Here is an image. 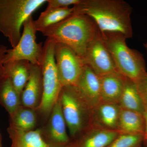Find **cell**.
Masks as SVG:
<instances>
[{"label":"cell","mask_w":147,"mask_h":147,"mask_svg":"<svg viewBox=\"0 0 147 147\" xmlns=\"http://www.w3.org/2000/svg\"><path fill=\"white\" fill-rule=\"evenodd\" d=\"M144 137V143L147 144V133H145Z\"/></svg>","instance_id":"obj_29"},{"label":"cell","mask_w":147,"mask_h":147,"mask_svg":"<svg viewBox=\"0 0 147 147\" xmlns=\"http://www.w3.org/2000/svg\"><path fill=\"white\" fill-rule=\"evenodd\" d=\"M50 115L45 140L53 147H61L67 144L71 139L67 131V127L59 98Z\"/></svg>","instance_id":"obj_10"},{"label":"cell","mask_w":147,"mask_h":147,"mask_svg":"<svg viewBox=\"0 0 147 147\" xmlns=\"http://www.w3.org/2000/svg\"></svg>","instance_id":"obj_34"},{"label":"cell","mask_w":147,"mask_h":147,"mask_svg":"<svg viewBox=\"0 0 147 147\" xmlns=\"http://www.w3.org/2000/svg\"><path fill=\"white\" fill-rule=\"evenodd\" d=\"M117 130L120 134L144 135L146 125L144 115L121 108Z\"/></svg>","instance_id":"obj_16"},{"label":"cell","mask_w":147,"mask_h":147,"mask_svg":"<svg viewBox=\"0 0 147 147\" xmlns=\"http://www.w3.org/2000/svg\"><path fill=\"white\" fill-rule=\"evenodd\" d=\"M144 118L145 125H146V132L145 133H147V110L145 111L144 114Z\"/></svg>","instance_id":"obj_28"},{"label":"cell","mask_w":147,"mask_h":147,"mask_svg":"<svg viewBox=\"0 0 147 147\" xmlns=\"http://www.w3.org/2000/svg\"><path fill=\"white\" fill-rule=\"evenodd\" d=\"M100 33L118 72L133 82L147 73L143 55L127 46L125 37L117 33Z\"/></svg>","instance_id":"obj_4"},{"label":"cell","mask_w":147,"mask_h":147,"mask_svg":"<svg viewBox=\"0 0 147 147\" xmlns=\"http://www.w3.org/2000/svg\"><path fill=\"white\" fill-rule=\"evenodd\" d=\"M34 21L31 16L24 22L21 39L16 47L7 50L4 64L26 60L30 63L40 66L43 46L42 42H36L37 31L35 28Z\"/></svg>","instance_id":"obj_7"},{"label":"cell","mask_w":147,"mask_h":147,"mask_svg":"<svg viewBox=\"0 0 147 147\" xmlns=\"http://www.w3.org/2000/svg\"><path fill=\"white\" fill-rule=\"evenodd\" d=\"M74 13L85 14L94 21L101 33H117L131 38L132 8L123 0H81Z\"/></svg>","instance_id":"obj_1"},{"label":"cell","mask_w":147,"mask_h":147,"mask_svg":"<svg viewBox=\"0 0 147 147\" xmlns=\"http://www.w3.org/2000/svg\"><path fill=\"white\" fill-rule=\"evenodd\" d=\"M54 55L62 86H76L85 64L82 58L67 45L55 43Z\"/></svg>","instance_id":"obj_8"},{"label":"cell","mask_w":147,"mask_h":147,"mask_svg":"<svg viewBox=\"0 0 147 147\" xmlns=\"http://www.w3.org/2000/svg\"><path fill=\"white\" fill-rule=\"evenodd\" d=\"M0 147H2V138L1 133H0Z\"/></svg>","instance_id":"obj_30"},{"label":"cell","mask_w":147,"mask_h":147,"mask_svg":"<svg viewBox=\"0 0 147 147\" xmlns=\"http://www.w3.org/2000/svg\"><path fill=\"white\" fill-rule=\"evenodd\" d=\"M101 102L119 104L126 77L118 71L99 76Z\"/></svg>","instance_id":"obj_14"},{"label":"cell","mask_w":147,"mask_h":147,"mask_svg":"<svg viewBox=\"0 0 147 147\" xmlns=\"http://www.w3.org/2000/svg\"><path fill=\"white\" fill-rule=\"evenodd\" d=\"M43 92L41 67L30 63L28 81L21 95V105L36 110L41 102Z\"/></svg>","instance_id":"obj_11"},{"label":"cell","mask_w":147,"mask_h":147,"mask_svg":"<svg viewBox=\"0 0 147 147\" xmlns=\"http://www.w3.org/2000/svg\"><path fill=\"white\" fill-rule=\"evenodd\" d=\"M5 76L10 79L13 87L21 95L28 81L30 63L28 61L20 60L4 64Z\"/></svg>","instance_id":"obj_18"},{"label":"cell","mask_w":147,"mask_h":147,"mask_svg":"<svg viewBox=\"0 0 147 147\" xmlns=\"http://www.w3.org/2000/svg\"><path fill=\"white\" fill-rule=\"evenodd\" d=\"M81 0H47V6L45 10L65 8L71 5L78 4Z\"/></svg>","instance_id":"obj_25"},{"label":"cell","mask_w":147,"mask_h":147,"mask_svg":"<svg viewBox=\"0 0 147 147\" xmlns=\"http://www.w3.org/2000/svg\"><path fill=\"white\" fill-rule=\"evenodd\" d=\"M81 96L91 108L101 102L99 76L85 64L76 86Z\"/></svg>","instance_id":"obj_13"},{"label":"cell","mask_w":147,"mask_h":147,"mask_svg":"<svg viewBox=\"0 0 147 147\" xmlns=\"http://www.w3.org/2000/svg\"><path fill=\"white\" fill-rule=\"evenodd\" d=\"M8 50L7 47L0 44V82L5 77V58Z\"/></svg>","instance_id":"obj_26"},{"label":"cell","mask_w":147,"mask_h":147,"mask_svg":"<svg viewBox=\"0 0 147 147\" xmlns=\"http://www.w3.org/2000/svg\"><path fill=\"white\" fill-rule=\"evenodd\" d=\"M145 146H146V147H147V144H145Z\"/></svg>","instance_id":"obj_32"},{"label":"cell","mask_w":147,"mask_h":147,"mask_svg":"<svg viewBox=\"0 0 147 147\" xmlns=\"http://www.w3.org/2000/svg\"><path fill=\"white\" fill-rule=\"evenodd\" d=\"M99 31L97 25L89 16L73 13L40 32L55 43L67 45L82 59L90 42Z\"/></svg>","instance_id":"obj_2"},{"label":"cell","mask_w":147,"mask_h":147,"mask_svg":"<svg viewBox=\"0 0 147 147\" xmlns=\"http://www.w3.org/2000/svg\"><path fill=\"white\" fill-rule=\"evenodd\" d=\"M55 42L47 39L43 45L40 66L42 74L43 92L41 102L36 110L44 115H50L57 101L62 86L58 76L55 55Z\"/></svg>","instance_id":"obj_6"},{"label":"cell","mask_w":147,"mask_h":147,"mask_svg":"<svg viewBox=\"0 0 147 147\" xmlns=\"http://www.w3.org/2000/svg\"><path fill=\"white\" fill-rule=\"evenodd\" d=\"M121 110L118 103L100 102L92 110L89 129L117 130Z\"/></svg>","instance_id":"obj_12"},{"label":"cell","mask_w":147,"mask_h":147,"mask_svg":"<svg viewBox=\"0 0 147 147\" xmlns=\"http://www.w3.org/2000/svg\"><path fill=\"white\" fill-rule=\"evenodd\" d=\"M144 135L120 134L107 147H139L144 143Z\"/></svg>","instance_id":"obj_23"},{"label":"cell","mask_w":147,"mask_h":147,"mask_svg":"<svg viewBox=\"0 0 147 147\" xmlns=\"http://www.w3.org/2000/svg\"><path fill=\"white\" fill-rule=\"evenodd\" d=\"M61 147H79L76 140H71L67 144Z\"/></svg>","instance_id":"obj_27"},{"label":"cell","mask_w":147,"mask_h":147,"mask_svg":"<svg viewBox=\"0 0 147 147\" xmlns=\"http://www.w3.org/2000/svg\"><path fill=\"white\" fill-rule=\"evenodd\" d=\"M139 147H142V146H139Z\"/></svg>","instance_id":"obj_33"},{"label":"cell","mask_w":147,"mask_h":147,"mask_svg":"<svg viewBox=\"0 0 147 147\" xmlns=\"http://www.w3.org/2000/svg\"><path fill=\"white\" fill-rule=\"evenodd\" d=\"M59 98L70 138L79 139L89 129L93 109L81 96L75 86L63 87Z\"/></svg>","instance_id":"obj_5"},{"label":"cell","mask_w":147,"mask_h":147,"mask_svg":"<svg viewBox=\"0 0 147 147\" xmlns=\"http://www.w3.org/2000/svg\"><path fill=\"white\" fill-rule=\"evenodd\" d=\"M74 11L73 7L45 10L40 13L38 19L34 21L35 28L37 32H42L67 18L73 14Z\"/></svg>","instance_id":"obj_22"},{"label":"cell","mask_w":147,"mask_h":147,"mask_svg":"<svg viewBox=\"0 0 147 147\" xmlns=\"http://www.w3.org/2000/svg\"><path fill=\"white\" fill-rule=\"evenodd\" d=\"M46 3L47 0H0V32L12 48L21 39L24 22Z\"/></svg>","instance_id":"obj_3"},{"label":"cell","mask_w":147,"mask_h":147,"mask_svg":"<svg viewBox=\"0 0 147 147\" xmlns=\"http://www.w3.org/2000/svg\"><path fill=\"white\" fill-rule=\"evenodd\" d=\"M121 108L135 111L144 115V107L135 84L127 78L125 85L119 103Z\"/></svg>","instance_id":"obj_20"},{"label":"cell","mask_w":147,"mask_h":147,"mask_svg":"<svg viewBox=\"0 0 147 147\" xmlns=\"http://www.w3.org/2000/svg\"><path fill=\"white\" fill-rule=\"evenodd\" d=\"M7 131L11 147H53L46 141L40 129L22 131L9 126Z\"/></svg>","instance_id":"obj_15"},{"label":"cell","mask_w":147,"mask_h":147,"mask_svg":"<svg viewBox=\"0 0 147 147\" xmlns=\"http://www.w3.org/2000/svg\"><path fill=\"white\" fill-rule=\"evenodd\" d=\"M0 105L9 116L21 105V96L13 87L10 79L6 76L0 82Z\"/></svg>","instance_id":"obj_19"},{"label":"cell","mask_w":147,"mask_h":147,"mask_svg":"<svg viewBox=\"0 0 147 147\" xmlns=\"http://www.w3.org/2000/svg\"><path fill=\"white\" fill-rule=\"evenodd\" d=\"M144 47L146 49V50H147V43H145V44H144Z\"/></svg>","instance_id":"obj_31"},{"label":"cell","mask_w":147,"mask_h":147,"mask_svg":"<svg viewBox=\"0 0 147 147\" xmlns=\"http://www.w3.org/2000/svg\"><path fill=\"white\" fill-rule=\"evenodd\" d=\"M37 122L35 110L21 105L9 116V126L22 131L34 129Z\"/></svg>","instance_id":"obj_21"},{"label":"cell","mask_w":147,"mask_h":147,"mask_svg":"<svg viewBox=\"0 0 147 147\" xmlns=\"http://www.w3.org/2000/svg\"><path fill=\"white\" fill-rule=\"evenodd\" d=\"M82 59L84 64L98 76L118 71L100 31L90 42Z\"/></svg>","instance_id":"obj_9"},{"label":"cell","mask_w":147,"mask_h":147,"mask_svg":"<svg viewBox=\"0 0 147 147\" xmlns=\"http://www.w3.org/2000/svg\"><path fill=\"white\" fill-rule=\"evenodd\" d=\"M120 134L117 130L91 128L76 140L79 147H107Z\"/></svg>","instance_id":"obj_17"},{"label":"cell","mask_w":147,"mask_h":147,"mask_svg":"<svg viewBox=\"0 0 147 147\" xmlns=\"http://www.w3.org/2000/svg\"><path fill=\"white\" fill-rule=\"evenodd\" d=\"M134 82L142 98L145 111L147 110V72Z\"/></svg>","instance_id":"obj_24"}]
</instances>
